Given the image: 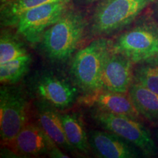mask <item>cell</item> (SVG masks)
I'll use <instances>...</instances> for the list:
<instances>
[{"label": "cell", "mask_w": 158, "mask_h": 158, "mask_svg": "<svg viewBox=\"0 0 158 158\" xmlns=\"http://www.w3.org/2000/svg\"><path fill=\"white\" fill-rule=\"evenodd\" d=\"M111 42V40L100 37L77 51L73 59L70 73L85 96L101 91L102 73Z\"/></svg>", "instance_id": "obj_1"}, {"label": "cell", "mask_w": 158, "mask_h": 158, "mask_svg": "<svg viewBox=\"0 0 158 158\" xmlns=\"http://www.w3.org/2000/svg\"><path fill=\"white\" fill-rule=\"evenodd\" d=\"M86 27L84 16L69 8L43 35L41 42L47 56L54 61L70 58L78 48Z\"/></svg>", "instance_id": "obj_2"}, {"label": "cell", "mask_w": 158, "mask_h": 158, "mask_svg": "<svg viewBox=\"0 0 158 158\" xmlns=\"http://www.w3.org/2000/svg\"><path fill=\"white\" fill-rule=\"evenodd\" d=\"M154 1L100 0L91 20V32L94 36L102 37L122 30Z\"/></svg>", "instance_id": "obj_3"}, {"label": "cell", "mask_w": 158, "mask_h": 158, "mask_svg": "<svg viewBox=\"0 0 158 158\" xmlns=\"http://www.w3.org/2000/svg\"><path fill=\"white\" fill-rule=\"evenodd\" d=\"M111 49L134 64L158 56V24L151 19L142 20L112 40Z\"/></svg>", "instance_id": "obj_4"}, {"label": "cell", "mask_w": 158, "mask_h": 158, "mask_svg": "<svg viewBox=\"0 0 158 158\" xmlns=\"http://www.w3.org/2000/svg\"><path fill=\"white\" fill-rule=\"evenodd\" d=\"M29 103L21 90L4 85L0 91V136L10 150L18 134L27 124Z\"/></svg>", "instance_id": "obj_5"}, {"label": "cell", "mask_w": 158, "mask_h": 158, "mask_svg": "<svg viewBox=\"0 0 158 158\" xmlns=\"http://www.w3.org/2000/svg\"><path fill=\"white\" fill-rule=\"evenodd\" d=\"M93 118L105 130L116 134L140 150L144 155L155 156L158 149L149 130L138 119L97 109Z\"/></svg>", "instance_id": "obj_6"}, {"label": "cell", "mask_w": 158, "mask_h": 158, "mask_svg": "<svg viewBox=\"0 0 158 158\" xmlns=\"http://www.w3.org/2000/svg\"><path fill=\"white\" fill-rule=\"evenodd\" d=\"M69 2L63 0L48 3L26 12L15 26L17 33L30 43L40 42L45 31L69 9Z\"/></svg>", "instance_id": "obj_7"}, {"label": "cell", "mask_w": 158, "mask_h": 158, "mask_svg": "<svg viewBox=\"0 0 158 158\" xmlns=\"http://www.w3.org/2000/svg\"><path fill=\"white\" fill-rule=\"evenodd\" d=\"M47 135L39 124L27 122L15 138L10 151L19 156L69 157Z\"/></svg>", "instance_id": "obj_8"}, {"label": "cell", "mask_w": 158, "mask_h": 158, "mask_svg": "<svg viewBox=\"0 0 158 158\" xmlns=\"http://www.w3.org/2000/svg\"><path fill=\"white\" fill-rule=\"evenodd\" d=\"M133 65L129 59L110 51L102 70L101 90L127 93L133 82Z\"/></svg>", "instance_id": "obj_9"}, {"label": "cell", "mask_w": 158, "mask_h": 158, "mask_svg": "<svg viewBox=\"0 0 158 158\" xmlns=\"http://www.w3.org/2000/svg\"><path fill=\"white\" fill-rule=\"evenodd\" d=\"M35 90L43 102L59 109L72 106L78 95L76 87L51 73L41 75L35 82Z\"/></svg>", "instance_id": "obj_10"}, {"label": "cell", "mask_w": 158, "mask_h": 158, "mask_svg": "<svg viewBox=\"0 0 158 158\" xmlns=\"http://www.w3.org/2000/svg\"><path fill=\"white\" fill-rule=\"evenodd\" d=\"M90 147L102 158H134L138 157L135 146L112 132L94 130L88 133Z\"/></svg>", "instance_id": "obj_11"}, {"label": "cell", "mask_w": 158, "mask_h": 158, "mask_svg": "<svg viewBox=\"0 0 158 158\" xmlns=\"http://www.w3.org/2000/svg\"><path fill=\"white\" fill-rule=\"evenodd\" d=\"M82 102L94 105L99 110L116 115L129 116L135 119H139L141 116L130 98L129 92L119 93L101 90L92 95L85 96Z\"/></svg>", "instance_id": "obj_12"}, {"label": "cell", "mask_w": 158, "mask_h": 158, "mask_svg": "<svg viewBox=\"0 0 158 158\" xmlns=\"http://www.w3.org/2000/svg\"><path fill=\"white\" fill-rule=\"evenodd\" d=\"M43 102L37 108L38 124L60 149L74 152L76 149L67 138L61 115L52 108L54 107L46 102Z\"/></svg>", "instance_id": "obj_13"}, {"label": "cell", "mask_w": 158, "mask_h": 158, "mask_svg": "<svg viewBox=\"0 0 158 158\" xmlns=\"http://www.w3.org/2000/svg\"><path fill=\"white\" fill-rule=\"evenodd\" d=\"M129 94L140 115L148 121L158 123V93L133 81Z\"/></svg>", "instance_id": "obj_14"}, {"label": "cell", "mask_w": 158, "mask_h": 158, "mask_svg": "<svg viewBox=\"0 0 158 158\" xmlns=\"http://www.w3.org/2000/svg\"><path fill=\"white\" fill-rule=\"evenodd\" d=\"M60 115L69 143L77 151L85 155L89 154L91 149L89 136L80 116L77 114H64Z\"/></svg>", "instance_id": "obj_15"}, {"label": "cell", "mask_w": 158, "mask_h": 158, "mask_svg": "<svg viewBox=\"0 0 158 158\" xmlns=\"http://www.w3.org/2000/svg\"><path fill=\"white\" fill-rule=\"evenodd\" d=\"M59 1L63 0H14L1 10L2 25L15 27L20 17L26 12L45 4Z\"/></svg>", "instance_id": "obj_16"}, {"label": "cell", "mask_w": 158, "mask_h": 158, "mask_svg": "<svg viewBox=\"0 0 158 158\" xmlns=\"http://www.w3.org/2000/svg\"><path fill=\"white\" fill-rule=\"evenodd\" d=\"M133 81L158 93V56L135 64Z\"/></svg>", "instance_id": "obj_17"}, {"label": "cell", "mask_w": 158, "mask_h": 158, "mask_svg": "<svg viewBox=\"0 0 158 158\" xmlns=\"http://www.w3.org/2000/svg\"><path fill=\"white\" fill-rule=\"evenodd\" d=\"M31 63L29 54L0 64V81L2 85L15 84L29 71Z\"/></svg>", "instance_id": "obj_18"}, {"label": "cell", "mask_w": 158, "mask_h": 158, "mask_svg": "<svg viewBox=\"0 0 158 158\" xmlns=\"http://www.w3.org/2000/svg\"><path fill=\"white\" fill-rule=\"evenodd\" d=\"M29 54L23 43L14 35L2 31L0 38V64Z\"/></svg>", "instance_id": "obj_19"}, {"label": "cell", "mask_w": 158, "mask_h": 158, "mask_svg": "<svg viewBox=\"0 0 158 158\" xmlns=\"http://www.w3.org/2000/svg\"><path fill=\"white\" fill-rule=\"evenodd\" d=\"M13 1L14 0H0V7H1V10L5 8L6 6L10 5Z\"/></svg>", "instance_id": "obj_20"}, {"label": "cell", "mask_w": 158, "mask_h": 158, "mask_svg": "<svg viewBox=\"0 0 158 158\" xmlns=\"http://www.w3.org/2000/svg\"><path fill=\"white\" fill-rule=\"evenodd\" d=\"M78 1L82 2L84 3H91V2H93L94 1H97V0H78Z\"/></svg>", "instance_id": "obj_21"}, {"label": "cell", "mask_w": 158, "mask_h": 158, "mask_svg": "<svg viewBox=\"0 0 158 158\" xmlns=\"http://www.w3.org/2000/svg\"><path fill=\"white\" fill-rule=\"evenodd\" d=\"M156 137H157V140L158 142V129L157 130V131H156Z\"/></svg>", "instance_id": "obj_22"}, {"label": "cell", "mask_w": 158, "mask_h": 158, "mask_svg": "<svg viewBox=\"0 0 158 158\" xmlns=\"http://www.w3.org/2000/svg\"><path fill=\"white\" fill-rule=\"evenodd\" d=\"M157 15H158V3H157Z\"/></svg>", "instance_id": "obj_23"}]
</instances>
